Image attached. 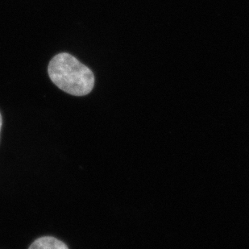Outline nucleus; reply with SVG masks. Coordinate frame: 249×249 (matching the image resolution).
Returning a JSON list of instances; mask_svg holds the SVG:
<instances>
[{"mask_svg": "<svg viewBox=\"0 0 249 249\" xmlns=\"http://www.w3.org/2000/svg\"><path fill=\"white\" fill-rule=\"evenodd\" d=\"M53 83L67 94L85 96L94 87L91 70L68 53H61L53 57L48 67Z\"/></svg>", "mask_w": 249, "mask_h": 249, "instance_id": "1", "label": "nucleus"}, {"mask_svg": "<svg viewBox=\"0 0 249 249\" xmlns=\"http://www.w3.org/2000/svg\"><path fill=\"white\" fill-rule=\"evenodd\" d=\"M28 249H69L61 240L53 236H43L36 240Z\"/></svg>", "mask_w": 249, "mask_h": 249, "instance_id": "2", "label": "nucleus"}, {"mask_svg": "<svg viewBox=\"0 0 249 249\" xmlns=\"http://www.w3.org/2000/svg\"><path fill=\"white\" fill-rule=\"evenodd\" d=\"M2 115H1V113H0V132H1V128H2Z\"/></svg>", "mask_w": 249, "mask_h": 249, "instance_id": "3", "label": "nucleus"}]
</instances>
